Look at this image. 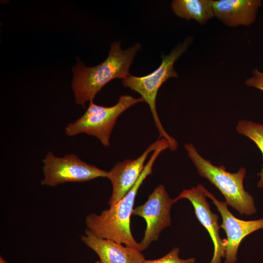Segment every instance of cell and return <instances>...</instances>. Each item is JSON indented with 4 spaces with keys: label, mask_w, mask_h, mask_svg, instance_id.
Wrapping results in <instances>:
<instances>
[{
    "label": "cell",
    "mask_w": 263,
    "mask_h": 263,
    "mask_svg": "<svg viewBox=\"0 0 263 263\" xmlns=\"http://www.w3.org/2000/svg\"><path fill=\"white\" fill-rule=\"evenodd\" d=\"M159 143L133 187L125 196L109 209L100 214L90 213L85 219L87 229L97 236L113 240L118 243L137 248L139 244L133 238L131 227V217L139 188L146 177L151 174L157 157L165 150L169 148L168 141L159 139Z\"/></svg>",
    "instance_id": "1"
},
{
    "label": "cell",
    "mask_w": 263,
    "mask_h": 263,
    "mask_svg": "<svg viewBox=\"0 0 263 263\" xmlns=\"http://www.w3.org/2000/svg\"><path fill=\"white\" fill-rule=\"evenodd\" d=\"M141 45L137 43L123 50L119 41L111 46L107 58L100 64L87 67L78 61L73 68L74 77L72 87L75 102L85 107L109 82L116 78L125 79L131 75L129 68Z\"/></svg>",
    "instance_id": "2"
},
{
    "label": "cell",
    "mask_w": 263,
    "mask_h": 263,
    "mask_svg": "<svg viewBox=\"0 0 263 263\" xmlns=\"http://www.w3.org/2000/svg\"><path fill=\"white\" fill-rule=\"evenodd\" d=\"M185 148L199 174L221 192L227 205L241 215H250L256 212L253 197L244 188L246 173L244 168L241 167L236 173H231L224 166H216L202 157L192 144H186Z\"/></svg>",
    "instance_id": "3"
},
{
    "label": "cell",
    "mask_w": 263,
    "mask_h": 263,
    "mask_svg": "<svg viewBox=\"0 0 263 263\" xmlns=\"http://www.w3.org/2000/svg\"><path fill=\"white\" fill-rule=\"evenodd\" d=\"M191 41L192 38H188L168 55H162L161 64L151 73L143 76L131 75L122 80L124 86L137 92L149 105L160 137L165 138L168 141L169 149L172 151L176 150L178 143L167 132L161 124L156 109V98L160 87L168 78L178 77L174 64L186 51Z\"/></svg>",
    "instance_id": "4"
},
{
    "label": "cell",
    "mask_w": 263,
    "mask_h": 263,
    "mask_svg": "<svg viewBox=\"0 0 263 263\" xmlns=\"http://www.w3.org/2000/svg\"><path fill=\"white\" fill-rule=\"evenodd\" d=\"M144 101L142 97L135 98L131 95L120 96L114 105L105 107L95 104L90 101L85 113L65 128L67 135L74 136L84 133L96 137L105 147L110 146V138L118 117L127 109L139 102Z\"/></svg>",
    "instance_id": "5"
},
{
    "label": "cell",
    "mask_w": 263,
    "mask_h": 263,
    "mask_svg": "<svg viewBox=\"0 0 263 263\" xmlns=\"http://www.w3.org/2000/svg\"><path fill=\"white\" fill-rule=\"evenodd\" d=\"M43 186L54 187L67 182H83L107 177L108 172L87 163L74 154L56 156L49 152L42 160Z\"/></svg>",
    "instance_id": "6"
},
{
    "label": "cell",
    "mask_w": 263,
    "mask_h": 263,
    "mask_svg": "<svg viewBox=\"0 0 263 263\" xmlns=\"http://www.w3.org/2000/svg\"><path fill=\"white\" fill-rule=\"evenodd\" d=\"M175 203L164 186L160 185L149 195L145 203L133 208L132 215L142 217L146 223L144 237L139 243L141 251L157 241L161 231L170 225V208Z\"/></svg>",
    "instance_id": "7"
},
{
    "label": "cell",
    "mask_w": 263,
    "mask_h": 263,
    "mask_svg": "<svg viewBox=\"0 0 263 263\" xmlns=\"http://www.w3.org/2000/svg\"><path fill=\"white\" fill-rule=\"evenodd\" d=\"M206 196L210 198L216 207L222 218L219 227L225 231L227 242L224 263H235L237 260L239 246L243 240L251 233L263 228V218L251 221H244L235 217L228 210L226 202L218 200L204 188Z\"/></svg>",
    "instance_id": "8"
},
{
    "label": "cell",
    "mask_w": 263,
    "mask_h": 263,
    "mask_svg": "<svg viewBox=\"0 0 263 263\" xmlns=\"http://www.w3.org/2000/svg\"><path fill=\"white\" fill-rule=\"evenodd\" d=\"M206 197L204 187L199 184L190 189L183 190L174 200L177 202L181 199H187L190 202L197 218L208 231L213 244V255L209 263H221L227 242L226 239H222L220 236L218 216L211 211Z\"/></svg>",
    "instance_id": "9"
},
{
    "label": "cell",
    "mask_w": 263,
    "mask_h": 263,
    "mask_svg": "<svg viewBox=\"0 0 263 263\" xmlns=\"http://www.w3.org/2000/svg\"><path fill=\"white\" fill-rule=\"evenodd\" d=\"M158 143L157 139L137 158L118 162L108 172L107 177L113 187L112 195L108 201L110 206L123 198L135 185L144 169L148 155L155 150Z\"/></svg>",
    "instance_id": "10"
},
{
    "label": "cell",
    "mask_w": 263,
    "mask_h": 263,
    "mask_svg": "<svg viewBox=\"0 0 263 263\" xmlns=\"http://www.w3.org/2000/svg\"><path fill=\"white\" fill-rule=\"evenodd\" d=\"M81 238L97 255L102 263H143L145 260L139 249L99 237L88 229Z\"/></svg>",
    "instance_id": "11"
},
{
    "label": "cell",
    "mask_w": 263,
    "mask_h": 263,
    "mask_svg": "<svg viewBox=\"0 0 263 263\" xmlns=\"http://www.w3.org/2000/svg\"><path fill=\"white\" fill-rule=\"evenodd\" d=\"M262 4L261 0H212L215 17L231 27L253 23Z\"/></svg>",
    "instance_id": "12"
},
{
    "label": "cell",
    "mask_w": 263,
    "mask_h": 263,
    "mask_svg": "<svg viewBox=\"0 0 263 263\" xmlns=\"http://www.w3.org/2000/svg\"><path fill=\"white\" fill-rule=\"evenodd\" d=\"M171 6L177 16L195 19L201 24L215 17L212 0H174Z\"/></svg>",
    "instance_id": "13"
},
{
    "label": "cell",
    "mask_w": 263,
    "mask_h": 263,
    "mask_svg": "<svg viewBox=\"0 0 263 263\" xmlns=\"http://www.w3.org/2000/svg\"><path fill=\"white\" fill-rule=\"evenodd\" d=\"M237 132L252 140L261 151L263 156V124L250 121L240 120L236 127ZM258 176L261 178L258 187L263 188V165L261 172Z\"/></svg>",
    "instance_id": "14"
},
{
    "label": "cell",
    "mask_w": 263,
    "mask_h": 263,
    "mask_svg": "<svg viewBox=\"0 0 263 263\" xmlns=\"http://www.w3.org/2000/svg\"><path fill=\"white\" fill-rule=\"evenodd\" d=\"M180 249L178 247L173 248L166 255L155 260H145L143 263H194L195 258H189L182 259L179 257Z\"/></svg>",
    "instance_id": "15"
},
{
    "label": "cell",
    "mask_w": 263,
    "mask_h": 263,
    "mask_svg": "<svg viewBox=\"0 0 263 263\" xmlns=\"http://www.w3.org/2000/svg\"><path fill=\"white\" fill-rule=\"evenodd\" d=\"M252 76L245 81V85L263 91V72L257 69H255L252 71Z\"/></svg>",
    "instance_id": "16"
},
{
    "label": "cell",
    "mask_w": 263,
    "mask_h": 263,
    "mask_svg": "<svg viewBox=\"0 0 263 263\" xmlns=\"http://www.w3.org/2000/svg\"><path fill=\"white\" fill-rule=\"evenodd\" d=\"M0 263H8L2 257H0Z\"/></svg>",
    "instance_id": "17"
},
{
    "label": "cell",
    "mask_w": 263,
    "mask_h": 263,
    "mask_svg": "<svg viewBox=\"0 0 263 263\" xmlns=\"http://www.w3.org/2000/svg\"><path fill=\"white\" fill-rule=\"evenodd\" d=\"M94 263H102L99 260V261L95 262Z\"/></svg>",
    "instance_id": "18"
}]
</instances>
